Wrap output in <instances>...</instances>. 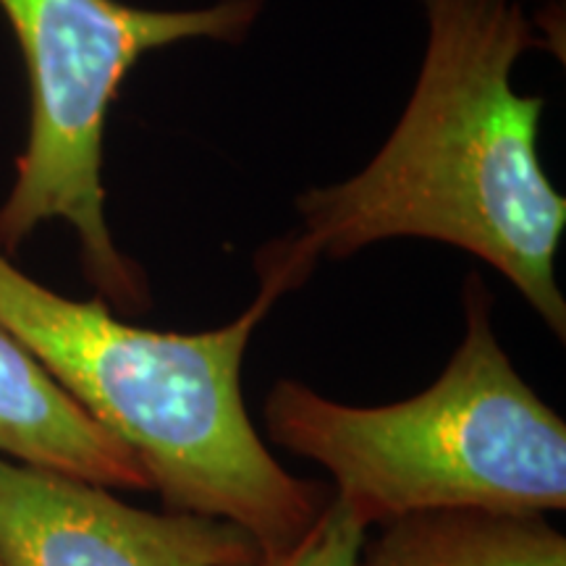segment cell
<instances>
[{"mask_svg":"<svg viewBox=\"0 0 566 566\" xmlns=\"http://www.w3.org/2000/svg\"><path fill=\"white\" fill-rule=\"evenodd\" d=\"M428 45L405 113L342 184L300 195L304 250L344 260L386 239H430L483 260L566 338L556 254L566 200L543 171V97L512 71L546 45L516 0H422Z\"/></svg>","mask_w":566,"mask_h":566,"instance_id":"cell-1","label":"cell"},{"mask_svg":"<svg viewBox=\"0 0 566 566\" xmlns=\"http://www.w3.org/2000/svg\"><path fill=\"white\" fill-rule=\"evenodd\" d=\"M317 260L294 233L258 252L260 289L221 328L166 334L126 323L95 300H69L0 252V325L71 399L116 436L166 512L244 527L263 556L292 548L334 491L283 470L250 420L242 365L258 325Z\"/></svg>","mask_w":566,"mask_h":566,"instance_id":"cell-2","label":"cell"},{"mask_svg":"<svg viewBox=\"0 0 566 566\" xmlns=\"http://www.w3.org/2000/svg\"><path fill=\"white\" fill-rule=\"evenodd\" d=\"M462 300V344L412 399L352 407L294 378L268 394V438L321 464L365 530L415 514L543 516L566 506V422L516 373L478 273Z\"/></svg>","mask_w":566,"mask_h":566,"instance_id":"cell-3","label":"cell"},{"mask_svg":"<svg viewBox=\"0 0 566 566\" xmlns=\"http://www.w3.org/2000/svg\"><path fill=\"white\" fill-rule=\"evenodd\" d=\"M30 82V134L0 205V252L13 254L45 221L80 239L84 273L116 307L147 304L145 273L105 221L103 137L111 105L142 55L189 40L239 42L263 0L158 11L122 0H0Z\"/></svg>","mask_w":566,"mask_h":566,"instance_id":"cell-4","label":"cell"},{"mask_svg":"<svg viewBox=\"0 0 566 566\" xmlns=\"http://www.w3.org/2000/svg\"><path fill=\"white\" fill-rule=\"evenodd\" d=\"M260 556L233 522L155 514L111 488L0 457L3 566H247Z\"/></svg>","mask_w":566,"mask_h":566,"instance_id":"cell-5","label":"cell"},{"mask_svg":"<svg viewBox=\"0 0 566 566\" xmlns=\"http://www.w3.org/2000/svg\"><path fill=\"white\" fill-rule=\"evenodd\" d=\"M0 457L111 491H150L145 467L0 325Z\"/></svg>","mask_w":566,"mask_h":566,"instance_id":"cell-6","label":"cell"},{"mask_svg":"<svg viewBox=\"0 0 566 566\" xmlns=\"http://www.w3.org/2000/svg\"><path fill=\"white\" fill-rule=\"evenodd\" d=\"M354 566H566V537L543 516L415 514L380 525Z\"/></svg>","mask_w":566,"mask_h":566,"instance_id":"cell-7","label":"cell"},{"mask_svg":"<svg viewBox=\"0 0 566 566\" xmlns=\"http://www.w3.org/2000/svg\"><path fill=\"white\" fill-rule=\"evenodd\" d=\"M365 535L367 530L354 520L349 509L331 499L313 527L292 548L273 556H260L258 562L247 566H354Z\"/></svg>","mask_w":566,"mask_h":566,"instance_id":"cell-8","label":"cell"},{"mask_svg":"<svg viewBox=\"0 0 566 566\" xmlns=\"http://www.w3.org/2000/svg\"><path fill=\"white\" fill-rule=\"evenodd\" d=\"M0 566H3V564H0Z\"/></svg>","mask_w":566,"mask_h":566,"instance_id":"cell-9","label":"cell"}]
</instances>
